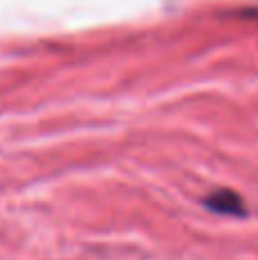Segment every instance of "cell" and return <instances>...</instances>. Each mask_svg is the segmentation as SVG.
Listing matches in <instances>:
<instances>
[{
	"label": "cell",
	"instance_id": "obj_1",
	"mask_svg": "<svg viewBox=\"0 0 258 260\" xmlns=\"http://www.w3.org/2000/svg\"><path fill=\"white\" fill-rule=\"evenodd\" d=\"M206 206L213 212H222V215H245V201L231 189H217L206 199Z\"/></svg>",
	"mask_w": 258,
	"mask_h": 260
}]
</instances>
